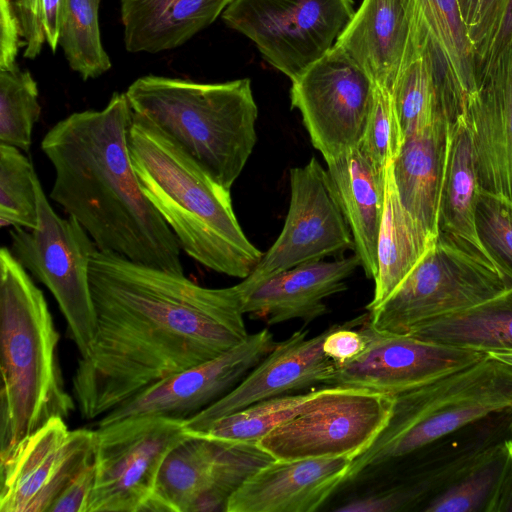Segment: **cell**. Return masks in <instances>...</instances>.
Wrapping results in <instances>:
<instances>
[{
  "label": "cell",
  "mask_w": 512,
  "mask_h": 512,
  "mask_svg": "<svg viewBox=\"0 0 512 512\" xmlns=\"http://www.w3.org/2000/svg\"><path fill=\"white\" fill-rule=\"evenodd\" d=\"M129 149L142 190L175 235L180 249L217 273L246 278L263 252L239 224L230 190L135 114Z\"/></svg>",
  "instance_id": "3"
},
{
  "label": "cell",
  "mask_w": 512,
  "mask_h": 512,
  "mask_svg": "<svg viewBox=\"0 0 512 512\" xmlns=\"http://www.w3.org/2000/svg\"><path fill=\"white\" fill-rule=\"evenodd\" d=\"M479 189L471 135L465 119L461 118L451 124L449 132L438 211V237L494 264L477 232L475 210Z\"/></svg>",
  "instance_id": "26"
},
{
  "label": "cell",
  "mask_w": 512,
  "mask_h": 512,
  "mask_svg": "<svg viewBox=\"0 0 512 512\" xmlns=\"http://www.w3.org/2000/svg\"><path fill=\"white\" fill-rule=\"evenodd\" d=\"M95 480L94 461L85 466L66 485L49 512H87Z\"/></svg>",
  "instance_id": "41"
},
{
  "label": "cell",
  "mask_w": 512,
  "mask_h": 512,
  "mask_svg": "<svg viewBox=\"0 0 512 512\" xmlns=\"http://www.w3.org/2000/svg\"><path fill=\"white\" fill-rule=\"evenodd\" d=\"M66 0H40L41 20L45 40L55 52L59 46L60 31Z\"/></svg>",
  "instance_id": "43"
},
{
  "label": "cell",
  "mask_w": 512,
  "mask_h": 512,
  "mask_svg": "<svg viewBox=\"0 0 512 512\" xmlns=\"http://www.w3.org/2000/svg\"><path fill=\"white\" fill-rule=\"evenodd\" d=\"M510 42H512V0H509V2H508L500 31H499L496 41L494 43V46H493V49H492V52H491V55L489 58V62L480 77L479 85H480L482 78L487 74V72L489 71L490 67L492 66L493 62L495 61V59L497 58L499 53Z\"/></svg>",
  "instance_id": "44"
},
{
  "label": "cell",
  "mask_w": 512,
  "mask_h": 512,
  "mask_svg": "<svg viewBox=\"0 0 512 512\" xmlns=\"http://www.w3.org/2000/svg\"><path fill=\"white\" fill-rule=\"evenodd\" d=\"M125 94L133 114L231 189L257 141L258 107L248 78L197 83L147 75L136 79Z\"/></svg>",
  "instance_id": "5"
},
{
  "label": "cell",
  "mask_w": 512,
  "mask_h": 512,
  "mask_svg": "<svg viewBox=\"0 0 512 512\" xmlns=\"http://www.w3.org/2000/svg\"><path fill=\"white\" fill-rule=\"evenodd\" d=\"M36 176L32 162L19 148L0 143L1 227H37Z\"/></svg>",
  "instance_id": "34"
},
{
  "label": "cell",
  "mask_w": 512,
  "mask_h": 512,
  "mask_svg": "<svg viewBox=\"0 0 512 512\" xmlns=\"http://www.w3.org/2000/svg\"><path fill=\"white\" fill-rule=\"evenodd\" d=\"M22 28L24 57L36 58L42 49L45 34L41 20L40 0H12Z\"/></svg>",
  "instance_id": "42"
},
{
  "label": "cell",
  "mask_w": 512,
  "mask_h": 512,
  "mask_svg": "<svg viewBox=\"0 0 512 512\" xmlns=\"http://www.w3.org/2000/svg\"><path fill=\"white\" fill-rule=\"evenodd\" d=\"M231 0H121L124 43L132 53L177 48L213 23Z\"/></svg>",
  "instance_id": "25"
},
{
  "label": "cell",
  "mask_w": 512,
  "mask_h": 512,
  "mask_svg": "<svg viewBox=\"0 0 512 512\" xmlns=\"http://www.w3.org/2000/svg\"><path fill=\"white\" fill-rule=\"evenodd\" d=\"M475 219L482 245L498 269L512 282V202L479 189Z\"/></svg>",
  "instance_id": "36"
},
{
  "label": "cell",
  "mask_w": 512,
  "mask_h": 512,
  "mask_svg": "<svg viewBox=\"0 0 512 512\" xmlns=\"http://www.w3.org/2000/svg\"><path fill=\"white\" fill-rule=\"evenodd\" d=\"M59 334L42 290L10 248L0 250V460L76 403L64 387Z\"/></svg>",
  "instance_id": "4"
},
{
  "label": "cell",
  "mask_w": 512,
  "mask_h": 512,
  "mask_svg": "<svg viewBox=\"0 0 512 512\" xmlns=\"http://www.w3.org/2000/svg\"><path fill=\"white\" fill-rule=\"evenodd\" d=\"M89 278L95 335L72 394L83 419L104 416L146 387L245 341L244 296L97 249Z\"/></svg>",
  "instance_id": "1"
},
{
  "label": "cell",
  "mask_w": 512,
  "mask_h": 512,
  "mask_svg": "<svg viewBox=\"0 0 512 512\" xmlns=\"http://www.w3.org/2000/svg\"><path fill=\"white\" fill-rule=\"evenodd\" d=\"M307 329L295 331L276 343L234 388L224 396L184 420V432L195 434L211 423L256 402L285 395L315 384L328 385L334 376L336 362L323 351L329 332L307 338Z\"/></svg>",
  "instance_id": "18"
},
{
  "label": "cell",
  "mask_w": 512,
  "mask_h": 512,
  "mask_svg": "<svg viewBox=\"0 0 512 512\" xmlns=\"http://www.w3.org/2000/svg\"><path fill=\"white\" fill-rule=\"evenodd\" d=\"M492 357L512 365V353H490Z\"/></svg>",
  "instance_id": "46"
},
{
  "label": "cell",
  "mask_w": 512,
  "mask_h": 512,
  "mask_svg": "<svg viewBox=\"0 0 512 512\" xmlns=\"http://www.w3.org/2000/svg\"><path fill=\"white\" fill-rule=\"evenodd\" d=\"M360 331L366 341L365 348L353 359L336 363L329 386L398 394L469 366L487 355L409 334L379 331L369 324V315Z\"/></svg>",
  "instance_id": "16"
},
{
  "label": "cell",
  "mask_w": 512,
  "mask_h": 512,
  "mask_svg": "<svg viewBox=\"0 0 512 512\" xmlns=\"http://www.w3.org/2000/svg\"><path fill=\"white\" fill-rule=\"evenodd\" d=\"M512 511V473L505 482L490 512Z\"/></svg>",
  "instance_id": "45"
},
{
  "label": "cell",
  "mask_w": 512,
  "mask_h": 512,
  "mask_svg": "<svg viewBox=\"0 0 512 512\" xmlns=\"http://www.w3.org/2000/svg\"><path fill=\"white\" fill-rule=\"evenodd\" d=\"M409 335L483 353H512V287L472 307L427 321Z\"/></svg>",
  "instance_id": "29"
},
{
  "label": "cell",
  "mask_w": 512,
  "mask_h": 512,
  "mask_svg": "<svg viewBox=\"0 0 512 512\" xmlns=\"http://www.w3.org/2000/svg\"><path fill=\"white\" fill-rule=\"evenodd\" d=\"M37 83L18 67L0 70V143L28 152L41 115Z\"/></svg>",
  "instance_id": "33"
},
{
  "label": "cell",
  "mask_w": 512,
  "mask_h": 512,
  "mask_svg": "<svg viewBox=\"0 0 512 512\" xmlns=\"http://www.w3.org/2000/svg\"><path fill=\"white\" fill-rule=\"evenodd\" d=\"M99 3L100 0H66L59 46L70 68L83 80L97 78L112 66L101 42Z\"/></svg>",
  "instance_id": "32"
},
{
  "label": "cell",
  "mask_w": 512,
  "mask_h": 512,
  "mask_svg": "<svg viewBox=\"0 0 512 512\" xmlns=\"http://www.w3.org/2000/svg\"><path fill=\"white\" fill-rule=\"evenodd\" d=\"M333 386L303 394L281 395L256 402L217 419L204 430L188 435L229 443H256L278 425L312 408Z\"/></svg>",
  "instance_id": "31"
},
{
  "label": "cell",
  "mask_w": 512,
  "mask_h": 512,
  "mask_svg": "<svg viewBox=\"0 0 512 512\" xmlns=\"http://www.w3.org/2000/svg\"><path fill=\"white\" fill-rule=\"evenodd\" d=\"M133 111L125 93L101 110L75 112L45 134L54 169L49 197L101 251L184 274L178 241L138 181L129 149Z\"/></svg>",
  "instance_id": "2"
},
{
  "label": "cell",
  "mask_w": 512,
  "mask_h": 512,
  "mask_svg": "<svg viewBox=\"0 0 512 512\" xmlns=\"http://www.w3.org/2000/svg\"><path fill=\"white\" fill-rule=\"evenodd\" d=\"M436 239L427 235L403 207L391 164L386 174L384 210L377 243L378 271L373 298L366 306L368 312L390 296Z\"/></svg>",
  "instance_id": "28"
},
{
  "label": "cell",
  "mask_w": 512,
  "mask_h": 512,
  "mask_svg": "<svg viewBox=\"0 0 512 512\" xmlns=\"http://www.w3.org/2000/svg\"><path fill=\"white\" fill-rule=\"evenodd\" d=\"M290 201L283 228L251 273L237 284L244 299L268 278L297 265L354 251L336 190L316 157L290 169ZM245 301V300H244Z\"/></svg>",
  "instance_id": "11"
},
{
  "label": "cell",
  "mask_w": 512,
  "mask_h": 512,
  "mask_svg": "<svg viewBox=\"0 0 512 512\" xmlns=\"http://www.w3.org/2000/svg\"><path fill=\"white\" fill-rule=\"evenodd\" d=\"M368 315L367 311L345 324L331 326L323 342L324 353L336 363H344L360 354L366 345L365 338L360 329L351 328L361 326Z\"/></svg>",
  "instance_id": "38"
},
{
  "label": "cell",
  "mask_w": 512,
  "mask_h": 512,
  "mask_svg": "<svg viewBox=\"0 0 512 512\" xmlns=\"http://www.w3.org/2000/svg\"><path fill=\"white\" fill-rule=\"evenodd\" d=\"M55 417L0 460V512H49L66 485L94 461L96 431Z\"/></svg>",
  "instance_id": "15"
},
{
  "label": "cell",
  "mask_w": 512,
  "mask_h": 512,
  "mask_svg": "<svg viewBox=\"0 0 512 512\" xmlns=\"http://www.w3.org/2000/svg\"><path fill=\"white\" fill-rule=\"evenodd\" d=\"M423 498L422 492L415 485L414 487L393 490L354 500L339 507L341 512H388L398 511L407 508L409 505Z\"/></svg>",
  "instance_id": "40"
},
{
  "label": "cell",
  "mask_w": 512,
  "mask_h": 512,
  "mask_svg": "<svg viewBox=\"0 0 512 512\" xmlns=\"http://www.w3.org/2000/svg\"><path fill=\"white\" fill-rule=\"evenodd\" d=\"M276 342L265 328L219 356L146 387L98 421L104 426L138 416L188 419L234 388Z\"/></svg>",
  "instance_id": "17"
},
{
  "label": "cell",
  "mask_w": 512,
  "mask_h": 512,
  "mask_svg": "<svg viewBox=\"0 0 512 512\" xmlns=\"http://www.w3.org/2000/svg\"><path fill=\"white\" fill-rule=\"evenodd\" d=\"M0 70L17 67L16 58L24 42L22 28L12 0H0Z\"/></svg>",
  "instance_id": "39"
},
{
  "label": "cell",
  "mask_w": 512,
  "mask_h": 512,
  "mask_svg": "<svg viewBox=\"0 0 512 512\" xmlns=\"http://www.w3.org/2000/svg\"><path fill=\"white\" fill-rule=\"evenodd\" d=\"M512 409V365L479 361L395 394L391 417L372 446L352 460L347 480L414 453L490 415Z\"/></svg>",
  "instance_id": "6"
},
{
  "label": "cell",
  "mask_w": 512,
  "mask_h": 512,
  "mask_svg": "<svg viewBox=\"0 0 512 512\" xmlns=\"http://www.w3.org/2000/svg\"><path fill=\"white\" fill-rule=\"evenodd\" d=\"M354 12L352 0H231L222 18L292 81L334 46Z\"/></svg>",
  "instance_id": "10"
},
{
  "label": "cell",
  "mask_w": 512,
  "mask_h": 512,
  "mask_svg": "<svg viewBox=\"0 0 512 512\" xmlns=\"http://www.w3.org/2000/svg\"><path fill=\"white\" fill-rule=\"evenodd\" d=\"M361 267L354 253L332 261L303 263L258 285L244 301V313L274 325L293 319L309 323L327 313L325 299L347 289L346 279Z\"/></svg>",
  "instance_id": "22"
},
{
  "label": "cell",
  "mask_w": 512,
  "mask_h": 512,
  "mask_svg": "<svg viewBox=\"0 0 512 512\" xmlns=\"http://www.w3.org/2000/svg\"><path fill=\"white\" fill-rule=\"evenodd\" d=\"M415 19L427 37L455 107L465 116L478 91L475 54L457 0H411Z\"/></svg>",
  "instance_id": "27"
},
{
  "label": "cell",
  "mask_w": 512,
  "mask_h": 512,
  "mask_svg": "<svg viewBox=\"0 0 512 512\" xmlns=\"http://www.w3.org/2000/svg\"><path fill=\"white\" fill-rule=\"evenodd\" d=\"M95 431V480L87 512H142L166 456L187 436L184 420L138 416Z\"/></svg>",
  "instance_id": "9"
},
{
  "label": "cell",
  "mask_w": 512,
  "mask_h": 512,
  "mask_svg": "<svg viewBox=\"0 0 512 512\" xmlns=\"http://www.w3.org/2000/svg\"><path fill=\"white\" fill-rule=\"evenodd\" d=\"M291 82V107L325 161L358 145L375 84L342 49L334 45Z\"/></svg>",
  "instance_id": "14"
},
{
  "label": "cell",
  "mask_w": 512,
  "mask_h": 512,
  "mask_svg": "<svg viewBox=\"0 0 512 512\" xmlns=\"http://www.w3.org/2000/svg\"><path fill=\"white\" fill-rule=\"evenodd\" d=\"M405 141L390 91L375 85L372 103L357 147L386 172Z\"/></svg>",
  "instance_id": "35"
},
{
  "label": "cell",
  "mask_w": 512,
  "mask_h": 512,
  "mask_svg": "<svg viewBox=\"0 0 512 512\" xmlns=\"http://www.w3.org/2000/svg\"><path fill=\"white\" fill-rule=\"evenodd\" d=\"M457 1L474 49L478 81H480L489 62L509 0Z\"/></svg>",
  "instance_id": "37"
},
{
  "label": "cell",
  "mask_w": 512,
  "mask_h": 512,
  "mask_svg": "<svg viewBox=\"0 0 512 512\" xmlns=\"http://www.w3.org/2000/svg\"><path fill=\"white\" fill-rule=\"evenodd\" d=\"M464 119L479 188L512 202V42L482 78Z\"/></svg>",
  "instance_id": "19"
},
{
  "label": "cell",
  "mask_w": 512,
  "mask_h": 512,
  "mask_svg": "<svg viewBox=\"0 0 512 512\" xmlns=\"http://www.w3.org/2000/svg\"><path fill=\"white\" fill-rule=\"evenodd\" d=\"M352 459L273 460L249 476L225 512H313L347 480Z\"/></svg>",
  "instance_id": "20"
},
{
  "label": "cell",
  "mask_w": 512,
  "mask_h": 512,
  "mask_svg": "<svg viewBox=\"0 0 512 512\" xmlns=\"http://www.w3.org/2000/svg\"><path fill=\"white\" fill-rule=\"evenodd\" d=\"M395 394L334 387L322 401L278 425L257 445L275 460L354 459L386 427Z\"/></svg>",
  "instance_id": "12"
},
{
  "label": "cell",
  "mask_w": 512,
  "mask_h": 512,
  "mask_svg": "<svg viewBox=\"0 0 512 512\" xmlns=\"http://www.w3.org/2000/svg\"><path fill=\"white\" fill-rule=\"evenodd\" d=\"M451 122L441 118L405 138L392 163L399 199L431 238L438 237V211Z\"/></svg>",
  "instance_id": "24"
},
{
  "label": "cell",
  "mask_w": 512,
  "mask_h": 512,
  "mask_svg": "<svg viewBox=\"0 0 512 512\" xmlns=\"http://www.w3.org/2000/svg\"><path fill=\"white\" fill-rule=\"evenodd\" d=\"M35 187L38 225L34 229L12 227L10 250L28 273L51 292L80 356H84L95 335L89 268L98 248L74 217L62 218L55 213L38 176Z\"/></svg>",
  "instance_id": "7"
},
{
  "label": "cell",
  "mask_w": 512,
  "mask_h": 512,
  "mask_svg": "<svg viewBox=\"0 0 512 512\" xmlns=\"http://www.w3.org/2000/svg\"><path fill=\"white\" fill-rule=\"evenodd\" d=\"M325 162L353 237L354 253L366 277L374 280L387 170H378L357 146Z\"/></svg>",
  "instance_id": "23"
},
{
  "label": "cell",
  "mask_w": 512,
  "mask_h": 512,
  "mask_svg": "<svg viewBox=\"0 0 512 512\" xmlns=\"http://www.w3.org/2000/svg\"><path fill=\"white\" fill-rule=\"evenodd\" d=\"M512 287L494 265L437 237L418 263L376 309L369 324L409 334L417 326L486 301Z\"/></svg>",
  "instance_id": "8"
},
{
  "label": "cell",
  "mask_w": 512,
  "mask_h": 512,
  "mask_svg": "<svg viewBox=\"0 0 512 512\" xmlns=\"http://www.w3.org/2000/svg\"><path fill=\"white\" fill-rule=\"evenodd\" d=\"M414 30L411 0H362L334 45L376 86L392 92L411 49Z\"/></svg>",
  "instance_id": "21"
},
{
  "label": "cell",
  "mask_w": 512,
  "mask_h": 512,
  "mask_svg": "<svg viewBox=\"0 0 512 512\" xmlns=\"http://www.w3.org/2000/svg\"><path fill=\"white\" fill-rule=\"evenodd\" d=\"M186 435L166 456L143 512H225L242 483L275 460L256 443Z\"/></svg>",
  "instance_id": "13"
},
{
  "label": "cell",
  "mask_w": 512,
  "mask_h": 512,
  "mask_svg": "<svg viewBox=\"0 0 512 512\" xmlns=\"http://www.w3.org/2000/svg\"><path fill=\"white\" fill-rule=\"evenodd\" d=\"M512 473V440L477 447L423 508L425 512H490Z\"/></svg>",
  "instance_id": "30"
}]
</instances>
